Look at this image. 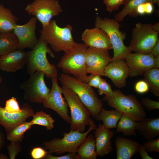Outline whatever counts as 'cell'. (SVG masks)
Masks as SVG:
<instances>
[{
  "label": "cell",
  "mask_w": 159,
  "mask_h": 159,
  "mask_svg": "<svg viewBox=\"0 0 159 159\" xmlns=\"http://www.w3.org/2000/svg\"><path fill=\"white\" fill-rule=\"evenodd\" d=\"M47 53L52 58L55 57L48 44L40 37L35 47L27 52L26 64L28 74L30 75L36 72L40 71L44 73L48 78L58 77L57 69L54 65L49 62Z\"/></svg>",
  "instance_id": "obj_1"
},
{
  "label": "cell",
  "mask_w": 159,
  "mask_h": 159,
  "mask_svg": "<svg viewBox=\"0 0 159 159\" xmlns=\"http://www.w3.org/2000/svg\"><path fill=\"white\" fill-rule=\"evenodd\" d=\"M59 79L62 85L76 94L90 115L96 119L103 108V104L93 89L86 82L69 74L62 73Z\"/></svg>",
  "instance_id": "obj_2"
},
{
  "label": "cell",
  "mask_w": 159,
  "mask_h": 159,
  "mask_svg": "<svg viewBox=\"0 0 159 159\" xmlns=\"http://www.w3.org/2000/svg\"><path fill=\"white\" fill-rule=\"evenodd\" d=\"M72 30L71 25L61 27L56 20L51 19L47 25L39 31L40 37L49 44L54 52L63 51L65 53L77 43L72 36Z\"/></svg>",
  "instance_id": "obj_3"
},
{
  "label": "cell",
  "mask_w": 159,
  "mask_h": 159,
  "mask_svg": "<svg viewBox=\"0 0 159 159\" xmlns=\"http://www.w3.org/2000/svg\"><path fill=\"white\" fill-rule=\"evenodd\" d=\"M87 48L84 43H77L61 57L57 64L58 67L64 73L72 74L76 78L86 82L87 73L85 56Z\"/></svg>",
  "instance_id": "obj_4"
},
{
  "label": "cell",
  "mask_w": 159,
  "mask_h": 159,
  "mask_svg": "<svg viewBox=\"0 0 159 159\" xmlns=\"http://www.w3.org/2000/svg\"><path fill=\"white\" fill-rule=\"evenodd\" d=\"M97 126L93 119L88 130L84 132L70 130L69 132H64L62 138H56L42 143L44 148L50 153L62 154L65 152L76 153L77 150L85 139L89 133L95 130Z\"/></svg>",
  "instance_id": "obj_5"
},
{
  "label": "cell",
  "mask_w": 159,
  "mask_h": 159,
  "mask_svg": "<svg viewBox=\"0 0 159 159\" xmlns=\"http://www.w3.org/2000/svg\"><path fill=\"white\" fill-rule=\"evenodd\" d=\"M61 89L70 110V130L85 132L86 126L90 125L92 120L88 110L73 90L63 85Z\"/></svg>",
  "instance_id": "obj_6"
},
{
  "label": "cell",
  "mask_w": 159,
  "mask_h": 159,
  "mask_svg": "<svg viewBox=\"0 0 159 159\" xmlns=\"http://www.w3.org/2000/svg\"><path fill=\"white\" fill-rule=\"evenodd\" d=\"M119 23L114 19L105 17L103 19L98 16L96 17L95 23V27L104 30L110 38L113 50L112 61L119 59L125 60L131 52L124 44L126 34L120 30V25Z\"/></svg>",
  "instance_id": "obj_7"
},
{
  "label": "cell",
  "mask_w": 159,
  "mask_h": 159,
  "mask_svg": "<svg viewBox=\"0 0 159 159\" xmlns=\"http://www.w3.org/2000/svg\"><path fill=\"white\" fill-rule=\"evenodd\" d=\"M102 100L106 101L110 107L121 112L122 114L131 117L136 121L146 117L144 107L135 96L130 94L125 95L120 90L113 91L111 97L105 96Z\"/></svg>",
  "instance_id": "obj_8"
},
{
  "label": "cell",
  "mask_w": 159,
  "mask_h": 159,
  "mask_svg": "<svg viewBox=\"0 0 159 159\" xmlns=\"http://www.w3.org/2000/svg\"><path fill=\"white\" fill-rule=\"evenodd\" d=\"M158 34L153 29L151 24H136L132 30L129 50L135 53L150 54L159 38Z\"/></svg>",
  "instance_id": "obj_9"
},
{
  "label": "cell",
  "mask_w": 159,
  "mask_h": 159,
  "mask_svg": "<svg viewBox=\"0 0 159 159\" xmlns=\"http://www.w3.org/2000/svg\"><path fill=\"white\" fill-rule=\"evenodd\" d=\"M45 75L42 72H36L21 84L20 88L24 90L25 100L32 103H42L50 91L45 83Z\"/></svg>",
  "instance_id": "obj_10"
},
{
  "label": "cell",
  "mask_w": 159,
  "mask_h": 159,
  "mask_svg": "<svg viewBox=\"0 0 159 159\" xmlns=\"http://www.w3.org/2000/svg\"><path fill=\"white\" fill-rule=\"evenodd\" d=\"M25 10L36 17L41 23L42 28L48 25L53 17L63 11L58 0H34L27 5Z\"/></svg>",
  "instance_id": "obj_11"
},
{
  "label": "cell",
  "mask_w": 159,
  "mask_h": 159,
  "mask_svg": "<svg viewBox=\"0 0 159 159\" xmlns=\"http://www.w3.org/2000/svg\"><path fill=\"white\" fill-rule=\"evenodd\" d=\"M58 77L51 78L52 82L51 89L47 95L43 100L42 103L45 108L53 110L63 119L70 124L71 119L68 114L69 106L65 98L62 96L61 87L57 82Z\"/></svg>",
  "instance_id": "obj_12"
},
{
  "label": "cell",
  "mask_w": 159,
  "mask_h": 159,
  "mask_svg": "<svg viewBox=\"0 0 159 159\" xmlns=\"http://www.w3.org/2000/svg\"><path fill=\"white\" fill-rule=\"evenodd\" d=\"M112 61L108 51L92 47H88L85 56V63L87 74L104 76V70Z\"/></svg>",
  "instance_id": "obj_13"
},
{
  "label": "cell",
  "mask_w": 159,
  "mask_h": 159,
  "mask_svg": "<svg viewBox=\"0 0 159 159\" xmlns=\"http://www.w3.org/2000/svg\"><path fill=\"white\" fill-rule=\"evenodd\" d=\"M37 21L36 17L34 16L24 24L16 25L13 32L18 40L17 49H32L35 47L38 39L35 33Z\"/></svg>",
  "instance_id": "obj_14"
},
{
  "label": "cell",
  "mask_w": 159,
  "mask_h": 159,
  "mask_svg": "<svg viewBox=\"0 0 159 159\" xmlns=\"http://www.w3.org/2000/svg\"><path fill=\"white\" fill-rule=\"evenodd\" d=\"M154 56L151 54L129 53L125 60L129 71V76L143 75L147 70L154 67Z\"/></svg>",
  "instance_id": "obj_15"
},
{
  "label": "cell",
  "mask_w": 159,
  "mask_h": 159,
  "mask_svg": "<svg viewBox=\"0 0 159 159\" xmlns=\"http://www.w3.org/2000/svg\"><path fill=\"white\" fill-rule=\"evenodd\" d=\"M21 109L18 112L11 113L0 105V125L4 128L6 133L16 125L26 121L34 114L32 107L28 103L23 104Z\"/></svg>",
  "instance_id": "obj_16"
},
{
  "label": "cell",
  "mask_w": 159,
  "mask_h": 159,
  "mask_svg": "<svg viewBox=\"0 0 159 159\" xmlns=\"http://www.w3.org/2000/svg\"><path fill=\"white\" fill-rule=\"evenodd\" d=\"M104 74V76L109 78L116 87L120 88L125 86L129 71L125 60L119 59L109 63L105 67Z\"/></svg>",
  "instance_id": "obj_17"
},
{
  "label": "cell",
  "mask_w": 159,
  "mask_h": 159,
  "mask_svg": "<svg viewBox=\"0 0 159 159\" xmlns=\"http://www.w3.org/2000/svg\"><path fill=\"white\" fill-rule=\"evenodd\" d=\"M82 39L88 47L107 51L112 49L108 36L104 30L99 28L86 29L82 34Z\"/></svg>",
  "instance_id": "obj_18"
},
{
  "label": "cell",
  "mask_w": 159,
  "mask_h": 159,
  "mask_svg": "<svg viewBox=\"0 0 159 159\" xmlns=\"http://www.w3.org/2000/svg\"><path fill=\"white\" fill-rule=\"evenodd\" d=\"M26 60L27 52L16 49L0 56V69L7 72H16L24 68Z\"/></svg>",
  "instance_id": "obj_19"
},
{
  "label": "cell",
  "mask_w": 159,
  "mask_h": 159,
  "mask_svg": "<svg viewBox=\"0 0 159 159\" xmlns=\"http://www.w3.org/2000/svg\"><path fill=\"white\" fill-rule=\"evenodd\" d=\"M94 134L96 150L97 156L102 157L113 150L111 139L114 132L105 128L101 123L95 129Z\"/></svg>",
  "instance_id": "obj_20"
},
{
  "label": "cell",
  "mask_w": 159,
  "mask_h": 159,
  "mask_svg": "<svg viewBox=\"0 0 159 159\" xmlns=\"http://www.w3.org/2000/svg\"><path fill=\"white\" fill-rule=\"evenodd\" d=\"M117 159H130L138 152V142L126 138L118 137L115 140Z\"/></svg>",
  "instance_id": "obj_21"
},
{
  "label": "cell",
  "mask_w": 159,
  "mask_h": 159,
  "mask_svg": "<svg viewBox=\"0 0 159 159\" xmlns=\"http://www.w3.org/2000/svg\"><path fill=\"white\" fill-rule=\"evenodd\" d=\"M136 130L144 139H154L159 136V118L145 117L137 121Z\"/></svg>",
  "instance_id": "obj_22"
},
{
  "label": "cell",
  "mask_w": 159,
  "mask_h": 159,
  "mask_svg": "<svg viewBox=\"0 0 159 159\" xmlns=\"http://www.w3.org/2000/svg\"><path fill=\"white\" fill-rule=\"evenodd\" d=\"M77 159H96L97 156L96 150L95 136L90 134L87 137L78 148Z\"/></svg>",
  "instance_id": "obj_23"
},
{
  "label": "cell",
  "mask_w": 159,
  "mask_h": 159,
  "mask_svg": "<svg viewBox=\"0 0 159 159\" xmlns=\"http://www.w3.org/2000/svg\"><path fill=\"white\" fill-rule=\"evenodd\" d=\"M17 18L9 9L0 4V32L1 33L13 32L17 24Z\"/></svg>",
  "instance_id": "obj_24"
},
{
  "label": "cell",
  "mask_w": 159,
  "mask_h": 159,
  "mask_svg": "<svg viewBox=\"0 0 159 159\" xmlns=\"http://www.w3.org/2000/svg\"><path fill=\"white\" fill-rule=\"evenodd\" d=\"M122 115L121 112L116 109L109 110L103 108L95 119L97 120L102 121L103 126L110 129L116 128L118 122Z\"/></svg>",
  "instance_id": "obj_25"
},
{
  "label": "cell",
  "mask_w": 159,
  "mask_h": 159,
  "mask_svg": "<svg viewBox=\"0 0 159 159\" xmlns=\"http://www.w3.org/2000/svg\"><path fill=\"white\" fill-rule=\"evenodd\" d=\"M18 40L13 32L0 33V56L17 49Z\"/></svg>",
  "instance_id": "obj_26"
},
{
  "label": "cell",
  "mask_w": 159,
  "mask_h": 159,
  "mask_svg": "<svg viewBox=\"0 0 159 159\" xmlns=\"http://www.w3.org/2000/svg\"><path fill=\"white\" fill-rule=\"evenodd\" d=\"M136 121L131 117L122 114L118 121L116 131L121 132L125 136L136 135Z\"/></svg>",
  "instance_id": "obj_27"
},
{
  "label": "cell",
  "mask_w": 159,
  "mask_h": 159,
  "mask_svg": "<svg viewBox=\"0 0 159 159\" xmlns=\"http://www.w3.org/2000/svg\"><path fill=\"white\" fill-rule=\"evenodd\" d=\"M32 125L31 121H26L16 125L6 133L7 139L12 142H21L24 138L25 133Z\"/></svg>",
  "instance_id": "obj_28"
},
{
  "label": "cell",
  "mask_w": 159,
  "mask_h": 159,
  "mask_svg": "<svg viewBox=\"0 0 159 159\" xmlns=\"http://www.w3.org/2000/svg\"><path fill=\"white\" fill-rule=\"evenodd\" d=\"M153 0H128L124 5L123 9L115 16L114 19L120 22L122 21L127 15L134 16L135 10L141 4L147 2L152 3Z\"/></svg>",
  "instance_id": "obj_29"
},
{
  "label": "cell",
  "mask_w": 159,
  "mask_h": 159,
  "mask_svg": "<svg viewBox=\"0 0 159 159\" xmlns=\"http://www.w3.org/2000/svg\"><path fill=\"white\" fill-rule=\"evenodd\" d=\"M144 80L148 84L152 94L159 97V69L153 67L144 73Z\"/></svg>",
  "instance_id": "obj_30"
},
{
  "label": "cell",
  "mask_w": 159,
  "mask_h": 159,
  "mask_svg": "<svg viewBox=\"0 0 159 159\" xmlns=\"http://www.w3.org/2000/svg\"><path fill=\"white\" fill-rule=\"evenodd\" d=\"M30 121L32 125H38L45 127L47 130H52L54 127V120L49 114L41 111L34 113Z\"/></svg>",
  "instance_id": "obj_31"
},
{
  "label": "cell",
  "mask_w": 159,
  "mask_h": 159,
  "mask_svg": "<svg viewBox=\"0 0 159 159\" xmlns=\"http://www.w3.org/2000/svg\"><path fill=\"white\" fill-rule=\"evenodd\" d=\"M153 10V4L152 2H145L137 7L135 10L134 16H136L139 15L150 14L152 13Z\"/></svg>",
  "instance_id": "obj_32"
},
{
  "label": "cell",
  "mask_w": 159,
  "mask_h": 159,
  "mask_svg": "<svg viewBox=\"0 0 159 159\" xmlns=\"http://www.w3.org/2000/svg\"><path fill=\"white\" fill-rule=\"evenodd\" d=\"M4 108L6 111L11 113H16L21 110L16 98L14 97L6 101Z\"/></svg>",
  "instance_id": "obj_33"
},
{
  "label": "cell",
  "mask_w": 159,
  "mask_h": 159,
  "mask_svg": "<svg viewBox=\"0 0 159 159\" xmlns=\"http://www.w3.org/2000/svg\"><path fill=\"white\" fill-rule=\"evenodd\" d=\"M128 0H105L103 1L107 10L110 12L118 9L120 6L124 5Z\"/></svg>",
  "instance_id": "obj_34"
},
{
  "label": "cell",
  "mask_w": 159,
  "mask_h": 159,
  "mask_svg": "<svg viewBox=\"0 0 159 159\" xmlns=\"http://www.w3.org/2000/svg\"><path fill=\"white\" fill-rule=\"evenodd\" d=\"M98 89L100 95L105 94V96L107 97L112 96L113 92L109 84L106 80L102 78L101 79Z\"/></svg>",
  "instance_id": "obj_35"
},
{
  "label": "cell",
  "mask_w": 159,
  "mask_h": 159,
  "mask_svg": "<svg viewBox=\"0 0 159 159\" xmlns=\"http://www.w3.org/2000/svg\"><path fill=\"white\" fill-rule=\"evenodd\" d=\"M20 143L21 142H11L10 143L7 145L10 159H15L16 155L21 151Z\"/></svg>",
  "instance_id": "obj_36"
},
{
  "label": "cell",
  "mask_w": 159,
  "mask_h": 159,
  "mask_svg": "<svg viewBox=\"0 0 159 159\" xmlns=\"http://www.w3.org/2000/svg\"><path fill=\"white\" fill-rule=\"evenodd\" d=\"M148 153L159 152V138L148 140L143 144Z\"/></svg>",
  "instance_id": "obj_37"
},
{
  "label": "cell",
  "mask_w": 159,
  "mask_h": 159,
  "mask_svg": "<svg viewBox=\"0 0 159 159\" xmlns=\"http://www.w3.org/2000/svg\"><path fill=\"white\" fill-rule=\"evenodd\" d=\"M140 104L148 111L159 109V102L153 100L148 97L143 98Z\"/></svg>",
  "instance_id": "obj_38"
},
{
  "label": "cell",
  "mask_w": 159,
  "mask_h": 159,
  "mask_svg": "<svg viewBox=\"0 0 159 159\" xmlns=\"http://www.w3.org/2000/svg\"><path fill=\"white\" fill-rule=\"evenodd\" d=\"M49 153L43 148L37 147L33 148L30 152L31 157L33 159H44Z\"/></svg>",
  "instance_id": "obj_39"
},
{
  "label": "cell",
  "mask_w": 159,
  "mask_h": 159,
  "mask_svg": "<svg viewBox=\"0 0 159 159\" xmlns=\"http://www.w3.org/2000/svg\"><path fill=\"white\" fill-rule=\"evenodd\" d=\"M101 77L98 75L91 74L87 76L86 82L90 87L98 88L102 78Z\"/></svg>",
  "instance_id": "obj_40"
},
{
  "label": "cell",
  "mask_w": 159,
  "mask_h": 159,
  "mask_svg": "<svg viewBox=\"0 0 159 159\" xmlns=\"http://www.w3.org/2000/svg\"><path fill=\"white\" fill-rule=\"evenodd\" d=\"M150 89L148 83L145 81L141 80L137 82L135 85V89L138 93L144 94L149 91Z\"/></svg>",
  "instance_id": "obj_41"
},
{
  "label": "cell",
  "mask_w": 159,
  "mask_h": 159,
  "mask_svg": "<svg viewBox=\"0 0 159 159\" xmlns=\"http://www.w3.org/2000/svg\"><path fill=\"white\" fill-rule=\"evenodd\" d=\"M45 159H77L76 153H68V154L62 156H55L48 153Z\"/></svg>",
  "instance_id": "obj_42"
},
{
  "label": "cell",
  "mask_w": 159,
  "mask_h": 159,
  "mask_svg": "<svg viewBox=\"0 0 159 159\" xmlns=\"http://www.w3.org/2000/svg\"><path fill=\"white\" fill-rule=\"evenodd\" d=\"M138 152L140 155L142 159H153V158L150 156L146 151L145 147L143 144L140 145Z\"/></svg>",
  "instance_id": "obj_43"
},
{
  "label": "cell",
  "mask_w": 159,
  "mask_h": 159,
  "mask_svg": "<svg viewBox=\"0 0 159 159\" xmlns=\"http://www.w3.org/2000/svg\"><path fill=\"white\" fill-rule=\"evenodd\" d=\"M154 57L159 55V39L158 40L150 53Z\"/></svg>",
  "instance_id": "obj_44"
},
{
  "label": "cell",
  "mask_w": 159,
  "mask_h": 159,
  "mask_svg": "<svg viewBox=\"0 0 159 159\" xmlns=\"http://www.w3.org/2000/svg\"><path fill=\"white\" fill-rule=\"evenodd\" d=\"M5 138L3 133L0 131V151L5 144Z\"/></svg>",
  "instance_id": "obj_45"
},
{
  "label": "cell",
  "mask_w": 159,
  "mask_h": 159,
  "mask_svg": "<svg viewBox=\"0 0 159 159\" xmlns=\"http://www.w3.org/2000/svg\"><path fill=\"white\" fill-rule=\"evenodd\" d=\"M154 67L159 68V55L154 57Z\"/></svg>",
  "instance_id": "obj_46"
},
{
  "label": "cell",
  "mask_w": 159,
  "mask_h": 159,
  "mask_svg": "<svg viewBox=\"0 0 159 159\" xmlns=\"http://www.w3.org/2000/svg\"><path fill=\"white\" fill-rule=\"evenodd\" d=\"M152 28L155 32L159 33V23L157 22L154 24H152Z\"/></svg>",
  "instance_id": "obj_47"
},
{
  "label": "cell",
  "mask_w": 159,
  "mask_h": 159,
  "mask_svg": "<svg viewBox=\"0 0 159 159\" xmlns=\"http://www.w3.org/2000/svg\"><path fill=\"white\" fill-rule=\"evenodd\" d=\"M152 3L153 4H157L159 6V0H153Z\"/></svg>",
  "instance_id": "obj_48"
},
{
  "label": "cell",
  "mask_w": 159,
  "mask_h": 159,
  "mask_svg": "<svg viewBox=\"0 0 159 159\" xmlns=\"http://www.w3.org/2000/svg\"><path fill=\"white\" fill-rule=\"evenodd\" d=\"M2 81V79L1 75L0 74V85Z\"/></svg>",
  "instance_id": "obj_49"
},
{
  "label": "cell",
  "mask_w": 159,
  "mask_h": 159,
  "mask_svg": "<svg viewBox=\"0 0 159 159\" xmlns=\"http://www.w3.org/2000/svg\"><path fill=\"white\" fill-rule=\"evenodd\" d=\"M102 0L103 1H104V0Z\"/></svg>",
  "instance_id": "obj_50"
},
{
  "label": "cell",
  "mask_w": 159,
  "mask_h": 159,
  "mask_svg": "<svg viewBox=\"0 0 159 159\" xmlns=\"http://www.w3.org/2000/svg\"><path fill=\"white\" fill-rule=\"evenodd\" d=\"M1 33V32H0V33Z\"/></svg>",
  "instance_id": "obj_51"
},
{
  "label": "cell",
  "mask_w": 159,
  "mask_h": 159,
  "mask_svg": "<svg viewBox=\"0 0 159 159\" xmlns=\"http://www.w3.org/2000/svg\"></svg>",
  "instance_id": "obj_52"
}]
</instances>
